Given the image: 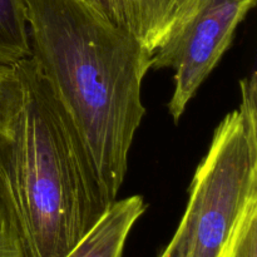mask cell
<instances>
[{
	"mask_svg": "<svg viewBox=\"0 0 257 257\" xmlns=\"http://www.w3.org/2000/svg\"><path fill=\"white\" fill-rule=\"evenodd\" d=\"M30 58L68 115L108 202L117 200L146 114L152 53L83 0H23Z\"/></svg>",
	"mask_w": 257,
	"mask_h": 257,
	"instance_id": "cell-1",
	"label": "cell"
},
{
	"mask_svg": "<svg viewBox=\"0 0 257 257\" xmlns=\"http://www.w3.org/2000/svg\"><path fill=\"white\" fill-rule=\"evenodd\" d=\"M22 87L0 136V193L27 257H64L110 203L85 148L32 58L15 64Z\"/></svg>",
	"mask_w": 257,
	"mask_h": 257,
	"instance_id": "cell-2",
	"label": "cell"
},
{
	"mask_svg": "<svg viewBox=\"0 0 257 257\" xmlns=\"http://www.w3.org/2000/svg\"><path fill=\"white\" fill-rule=\"evenodd\" d=\"M257 200V112L238 108L213 133L190 187L188 257H227L243 212Z\"/></svg>",
	"mask_w": 257,
	"mask_h": 257,
	"instance_id": "cell-3",
	"label": "cell"
},
{
	"mask_svg": "<svg viewBox=\"0 0 257 257\" xmlns=\"http://www.w3.org/2000/svg\"><path fill=\"white\" fill-rule=\"evenodd\" d=\"M257 0H195L152 55L156 69L173 70L168 112L178 123L187 104L211 74L233 34Z\"/></svg>",
	"mask_w": 257,
	"mask_h": 257,
	"instance_id": "cell-4",
	"label": "cell"
},
{
	"mask_svg": "<svg viewBox=\"0 0 257 257\" xmlns=\"http://www.w3.org/2000/svg\"><path fill=\"white\" fill-rule=\"evenodd\" d=\"M109 24L151 53L192 8L195 0H83Z\"/></svg>",
	"mask_w": 257,
	"mask_h": 257,
	"instance_id": "cell-5",
	"label": "cell"
},
{
	"mask_svg": "<svg viewBox=\"0 0 257 257\" xmlns=\"http://www.w3.org/2000/svg\"><path fill=\"white\" fill-rule=\"evenodd\" d=\"M141 196L115 200L64 257H122L131 230L145 213Z\"/></svg>",
	"mask_w": 257,
	"mask_h": 257,
	"instance_id": "cell-6",
	"label": "cell"
},
{
	"mask_svg": "<svg viewBox=\"0 0 257 257\" xmlns=\"http://www.w3.org/2000/svg\"><path fill=\"white\" fill-rule=\"evenodd\" d=\"M30 54L29 29L23 0H0V64L15 65Z\"/></svg>",
	"mask_w": 257,
	"mask_h": 257,
	"instance_id": "cell-7",
	"label": "cell"
},
{
	"mask_svg": "<svg viewBox=\"0 0 257 257\" xmlns=\"http://www.w3.org/2000/svg\"><path fill=\"white\" fill-rule=\"evenodd\" d=\"M22 87L15 65L0 64V136L9 133L19 109Z\"/></svg>",
	"mask_w": 257,
	"mask_h": 257,
	"instance_id": "cell-8",
	"label": "cell"
},
{
	"mask_svg": "<svg viewBox=\"0 0 257 257\" xmlns=\"http://www.w3.org/2000/svg\"><path fill=\"white\" fill-rule=\"evenodd\" d=\"M227 257H257V200L252 201L243 212Z\"/></svg>",
	"mask_w": 257,
	"mask_h": 257,
	"instance_id": "cell-9",
	"label": "cell"
},
{
	"mask_svg": "<svg viewBox=\"0 0 257 257\" xmlns=\"http://www.w3.org/2000/svg\"><path fill=\"white\" fill-rule=\"evenodd\" d=\"M0 257H27L22 237L0 193Z\"/></svg>",
	"mask_w": 257,
	"mask_h": 257,
	"instance_id": "cell-10",
	"label": "cell"
},
{
	"mask_svg": "<svg viewBox=\"0 0 257 257\" xmlns=\"http://www.w3.org/2000/svg\"><path fill=\"white\" fill-rule=\"evenodd\" d=\"M191 238V223L186 215H183L177 231L168 243L161 257H188Z\"/></svg>",
	"mask_w": 257,
	"mask_h": 257,
	"instance_id": "cell-11",
	"label": "cell"
}]
</instances>
